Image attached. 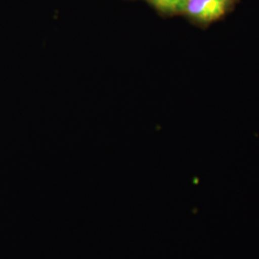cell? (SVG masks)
Returning a JSON list of instances; mask_svg holds the SVG:
<instances>
[{
    "mask_svg": "<svg viewBox=\"0 0 259 259\" xmlns=\"http://www.w3.org/2000/svg\"><path fill=\"white\" fill-rule=\"evenodd\" d=\"M226 7L227 0H187L185 12L193 19L208 22L222 17Z\"/></svg>",
    "mask_w": 259,
    "mask_h": 259,
    "instance_id": "obj_1",
    "label": "cell"
},
{
    "mask_svg": "<svg viewBox=\"0 0 259 259\" xmlns=\"http://www.w3.org/2000/svg\"><path fill=\"white\" fill-rule=\"evenodd\" d=\"M157 9L165 13L185 11L187 0H148Z\"/></svg>",
    "mask_w": 259,
    "mask_h": 259,
    "instance_id": "obj_2",
    "label": "cell"
}]
</instances>
